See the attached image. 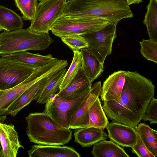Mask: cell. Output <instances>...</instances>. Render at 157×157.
Masks as SVG:
<instances>
[{"mask_svg":"<svg viewBox=\"0 0 157 157\" xmlns=\"http://www.w3.org/2000/svg\"><path fill=\"white\" fill-rule=\"evenodd\" d=\"M155 88L150 80L137 72L126 71L120 98L104 101L103 109L112 121L136 128L154 97Z\"/></svg>","mask_w":157,"mask_h":157,"instance_id":"obj_1","label":"cell"},{"mask_svg":"<svg viewBox=\"0 0 157 157\" xmlns=\"http://www.w3.org/2000/svg\"><path fill=\"white\" fill-rule=\"evenodd\" d=\"M126 0H68L62 15L76 18L99 19L117 25L133 17Z\"/></svg>","mask_w":157,"mask_h":157,"instance_id":"obj_2","label":"cell"},{"mask_svg":"<svg viewBox=\"0 0 157 157\" xmlns=\"http://www.w3.org/2000/svg\"><path fill=\"white\" fill-rule=\"evenodd\" d=\"M26 132L30 142L40 145H63L71 139L72 132L44 112L30 113L25 117Z\"/></svg>","mask_w":157,"mask_h":157,"instance_id":"obj_3","label":"cell"},{"mask_svg":"<svg viewBox=\"0 0 157 157\" xmlns=\"http://www.w3.org/2000/svg\"><path fill=\"white\" fill-rule=\"evenodd\" d=\"M53 41L49 33L21 29L0 33V54H9L28 50L42 51Z\"/></svg>","mask_w":157,"mask_h":157,"instance_id":"obj_4","label":"cell"},{"mask_svg":"<svg viewBox=\"0 0 157 157\" xmlns=\"http://www.w3.org/2000/svg\"><path fill=\"white\" fill-rule=\"evenodd\" d=\"M67 2V0L40 1L28 29L37 33H49L53 24L63 15Z\"/></svg>","mask_w":157,"mask_h":157,"instance_id":"obj_5","label":"cell"},{"mask_svg":"<svg viewBox=\"0 0 157 157\" xmlns=\"http://www.w3.org/2000/svg\"><path fill=\"white\" fill-rule=\"evenodd\" d=\"M109 22L102 19L76 18L62 15L50 30L60 38L69 35L82 36L98 30Z\"/></svg>","mask_w":157,"mask_h":157,"instance_id":"obj_6","label":"cell"},{"mask_svg":"<svg viewBox=\"0 0 157 157\" xmlns=\"http://www.w3.org/2000/svg\"><path fill=\"white\" fill-rule=\"evenodd\" d=\"M116 25L109 22L98 30L82 35L88 43V51L102 63L112 53L113 42L117 37Z\"/></svg>","mask_w":157,"mask_h":157,"instance_id":"obj_7","label":"cell"},{"mask_svg":"<svg viewBox=\"0 0 157 157\" xmlns=\"http://www.w3.org/2000/svg\"><path fill=\"white\" fill-rule=\"evenodd\" d=\"M36 67L5 57L0 58V90L17 85L28 78Z\"/></svg>","mask_w":157,"mask_h":157,"instance_id":"obj_8","label":"cell"},{"mask_svg":"<svg viewBox=\"0 0 157 157\" xmlns=\"http://www.w3.org/2000/svg\"><path fill=\"white\" fill-rule=\"evenodd\" d=\"M55 71L51 63L37 67L28 78L21 83L11 88L0 90V116L6 114L10 105L28 88Z\"/></svg>","mask_w":157,"mask_h":157,"instance_id":"obj_9","label":"cell"},{"mask_svg":"<svg viewBox=\"0 0 157 157\" xmlns=\"http://www.w3.org/2000/svg\"><path fill=\"white\" fill-rule=\"evenodd\" d=\"M89 93L72 100L64 99L56 94L46 103L44 112L63 127L69 128L72 117Z\"/></svg>","mask_w":157,"mask_h":157,"instance_id":"obj_10","label":"cell"},{"mask_svg":"<svg viewBox=\"0 0 157 157\" xmlns=\"http://www.w3.org/2000/svg\"><path fill=\"white\" fill-rule=\"evenodd\" d=\"M101 82L94 84L90 91L72 117L69 128L72 129L88 127L89 126V109L91 104L101 95Z\"/></svg>","mask_w":157,"mask_h":157,"instance_id":"obj_11","label":"cell"},{"mask_svg":"<svg viewBox=\"0 0 157 157\" xmlns=\"http://www.w3.org/2000/svg\"><path fill=\"white\" fill-rule=\"evenodd\" d=\"M106 128L108 138L118 145L131 147L136 142L137 133L135 128L112 121Z\"/></svg>","mask_w":157,"mask_h":157,"instance_id":"obj_12","label":"cell"},{"mask_svg":"<svg viewBox=\"0 0 157 157\" xmlns=\"http://www.w3.org/2000/svg\"><path fill=\"white\" fill-rule=\"evenodd\" d=\"M92 82L81 67L69 84L57 94L59 97L67 100L75 99L89 93L91 89Z\"/></svg>","mask_w":157,"mask_h":157,"instance_id":"obj_13","label":"cell"},{"mask_svg":"<svg viewBox=\"0 0 157 157\" xmlns=\"http://www.w3.org/2000/svg\"><path fill=\"white\" fill-rule=\"evenodd\" d=\"M0 140L2 148L1 157H16L19 148H24L12 124L0 123Z\"/></svg>","mask_w":157,"mask_h":157,"instance_id":"obj_14","label":"cell"},{"mask_svg":"<svg viewBox=\"0 0 157 157\" xmlns=\"http://www.w3.org/2000/svg\"><path fill=\"white\" fill-rule=\"evenodd\" d=\"M56 72L38 81L26 89L10 105L6 114L15 116L21 109L34 100L37 93L49 80L52 75Z\"/></svg>","mask_w":157,"mask_h":157,"instance_id":"obj_15","label":"cell"},{"mask_svg":"<svg viewBox=\"0 0 157 157\" xmlns=\"http://www.w3.org/2000/svg\"><path fill=\"white\" fill-rule=\"evenodd\" d=\"M126 72H115L104 82L100 95L102 101L114 100L120 98L125 82Z\"/></svg>","mask_w":157,"mask_h":157,"instance_id":"obj_16","label":"cell"},{"mask_svg":"<svg viewBox=\"0 0 157 157\" xmlns=\"http://www.w3.org/2000/svg\"><path fill=\"white\" fill-rule=\"evenodd\" d=\"M29 157H80L73 148L67 146L35 145L28 151Z\"/></svg>","mask_w":157,"mask_h":157,"instance_id":"obj_17","label":"cell"},{"mask_svg":"<svg viewBox=\"0 0 157 157\" xmlns=\"http://www.w3.org/2000/svg\"><path fill=\"white\" fill-rule=\"evenodd\" d=\"M74 136L75 141L82 147H89L107 138L103 130L92 127L76 129Z\"/></svg>","mask_w":157,"mask_h":157,"instance_id":"obj_18","label":"cell"},{"mask_svg":"<svg viewBox=\"0 0 157 157\" xmlns=\"http://www.w3.org/2000/svg\"><path fill=\"white\" fill-rule=\"evenodd\" d=\"M65 68L54 74L36 95L34 100L40 104L46 103L55 94L67 71Z\"/></svg>","mask_w":157,"mask_h":157,"instance_id":"obj_19","label":"cell"},{"mask_svg":"<svg viewBox=\"0 0 157 157\" xmlns=\"http://www.w3.org/2000/svg\"><path fill=\"white\" fill-rule=\"evenodd\" d=\"M0 56L36 67L46 65L56 59L51 54L43 55L39 53H32L27 51L9 54H2Z\"/></svg>","mask_w":157,"mask_h":157,"instance_id":"obj_20","label":"cell"},{"mask_svg":"<svg viewBox=\"0 0 157 157\" xmlns=\"http://www.w3.org/2000/svg\"><path fill=\"white\" fill-rule=\"evenodd\" d=\"M82 57L81 67L92 82L98 78L104 71V63L101 62L89 52L87 48L79 50Z\"/></svg>","mask_w":157,"mask_h":157,"instance_id":"obj_21","label":"cell"},{"mask_svg":"<svg viewBox=\"0 0 157 157\" xmlns=\"http://www.w3.org/2000/svg\"><path fill=\"white\" fill-rule=\"evenodd\" d=\"M95 157H129L123 148L111 140H103L93 145L91 151Z\"/></svg>","mask_w":157,"mask_h":157,"instance_id":"obj_22","label":"cell"},{"mask_svg":"<svg viewBox=\"0 0 157 157\" xmlns=\"http://www.w3.org/2000/svg\"><path fill=\"white\" fill-rule=\"evenodd\" d=\"M22 17L12 9L0 5V30L10 32L22 29Z\"/></svg>","mask_w":157,"mask_h":157,"instance_id":"obj_23","label":"cell"},{"mask_svg":"<svg viewBox=\"0 0 157 157\" xmlns=\"http://www.w3.org/2000/svg\"><path fill=\"white\" fill-rule=\"evenodd\" d=\"M147 150L157 157V131L144 123L138 124L135 128Z\"/></svg>","mask_w":157,"mask_h":157,"instance_id":"obj_24","label":"cell"},{"mask_svg":"<svg viewBox=\"0 0 157 157\" xmlns=\"http://www.w3.org/2000/svg\"><path fill=\"white\" fill-rule=\"evenodd\" d=\"M89 126L104 130L109 123L99 98H98L89 109Z\"/></svg>","mask_w":157,"mask_h":157,"instance_id":"obj_25","label":"cell"},{"mask_svg":"<svg viewBox=\"0 0 157 157\" xmlns=\"http://www.w3.org/2000/svg\"><path fill=\"white\" fill-rule=\"evenodd\" d=\"M143 23L149 39L157 42V2L155 0H150Z\"/></svg>","mask_w":157,"mask_h":157,"instance_id":"obj_26","label":"cell"},{"mask_svg":"<svg viewBox=\"0 0 157 157\" xmlns=\"http://www.w3.org/2000/svg\"><path fill=\"white\" fill-rule=\"evenodd\" d=\"M74 56L71 64L67 71L59 87V91L64 89L76 75L81 67L82 57L79 50L73 51Z\"/></svg>","mask_w":157,"mask_h":157,"instance_id":"obj_27","label":"cell"},{"mask_svg":"<svg viewBox=\"0 0 157 157\" xmlns=\"http://www.w3.org/2000/svg\"><path fill=\"white\" fill-rule=\"evenodd\" d=\"M16 6L25 20L32 21L34 18L37 6V0H14Z\"/></svg>","mask_w":157,"mask_h":157,"instance_id":"obj_28","label":"cell"},{"mask_svg":"<svg viewBox=\"0 0 157 157\" xmlns=\"http://www.w3.org/2000/svg\"><path fill=\"white\" fill-rule=\"evenodd\" d=\"M141 46L140 51L142 56L147 60L157 63V42L151 39H143L139 42Z\"/></svg>","mask_w":157,"mask_h":157,"instance_id":"obj_29","label":"cell"},{"mask_svg":"<svg viewBox=\"0 0 157 157\" xmlns=\"http://www.w3.org/2000/svg\"><path fill=\"white\" fill-rule=\"evenodd\" d=\"M60 38L62 41L73 51H79L82 49L87 48L88 47L87 42L82 36L69 35Z\"/></svg>","mask_w":157,"mask_h":157,"instance_id":"obj_30","label":"cell"},{"mask_svg":"<svg viewBox=\"0 0 157 157\" xmlns=\"http://www.w3.org/2000/svg\"><path fill=\"white\" fill-rule=\"evenodd\" d=\"M150 124L157 123V99L153 97L151 99L142 118Z\"/></svg>","mask_w":157,"mask_h":157,"instance_id":"obj_31","label":"cell"},{"mask_svg":"<svg viewBox=\"0 0 157 157\" xmlns=\"http://www.w3.org/2000/svg\"><path fill=\"white\" fill-rule=\"evenodd\" d=\"M137 133L136 142L131 148L132 152L139 157H155L147 148L139 135Z\"/></svg>","mask_w":157,"mask_h":157,"instance_id":"obj_32","label":"cell"},{"mask_svg":"<svg viewBox=\"0 0 157 157\" xmlns=\"http://www.w3.org/2000/svg\"><path fill=\"white\" fill-rule=\"evenodd\" d=\"M129 5L133 4H138L142 2L143 0H126Z\"/></svg>","mask_w":157,"mask_h":157,"instance_id":"obj_33","label":"cell"},{"mask_svg":"<svg viewBox=\"0 0 157 157\" xmlns=\"http://www.w3.org/2000/svg\"><path fill=\"white\" fill-rule=\"evenodd\" d=\"M7 118V116L6 115L0 116V123H3Z\"/></svg>","mask_w":157,"mask_h":157,"instance_id":"obj_34","label":"cell"},{"mask_svg":"<svg viewBox=\"0 0 157 157\" xmlns=\"http://www.w3.org/2000/svg\"><path fill=\"white\" fill-rule=\"evenodd\" d=\"M2 147L1 145V142H0V157H1V155L2 153Z\"/></svg>","mask_w":157,"mask_h":157,"instance_id":"obj_35","label":"cell"},{"mask_svg":"<svg viewBox=\"0 0 157 157\" xmlns=\"http://www.w3.org/2000/svg\"><path fill=\"white\" fill-rule=\"evenodd\" d=\"M42 0H39V1H42Z\"/></svg>","mask_w":157,"mask_h":157,"instance_id":"obj_36","label":"cell"},{"mask_svg":"<svg viewBox=\"0 0 157 157\" xmlns=\"http://www.w3.org/2000/svg\"><path fill=\"white\" fill-rule=\"evenodd\" d=\"M156 2H157V0H155Z\"/></svg>","mask_w":157,"mask_h":157,"instance_id":"obj_37","label":"cell"},{"mask_svg":"<svg viewBox=\"0 0 157 157\" xmlns=\"http://www.w3.org/2000/svg\"><path fill=\"white\" fill-rule=\"evenodd\" d=\"M1 31L0 30V32Z\"/></svg>","mask_w":157,"mask_h":157,"instance_id":"obj_38","label":"cell"}]
</instances>
